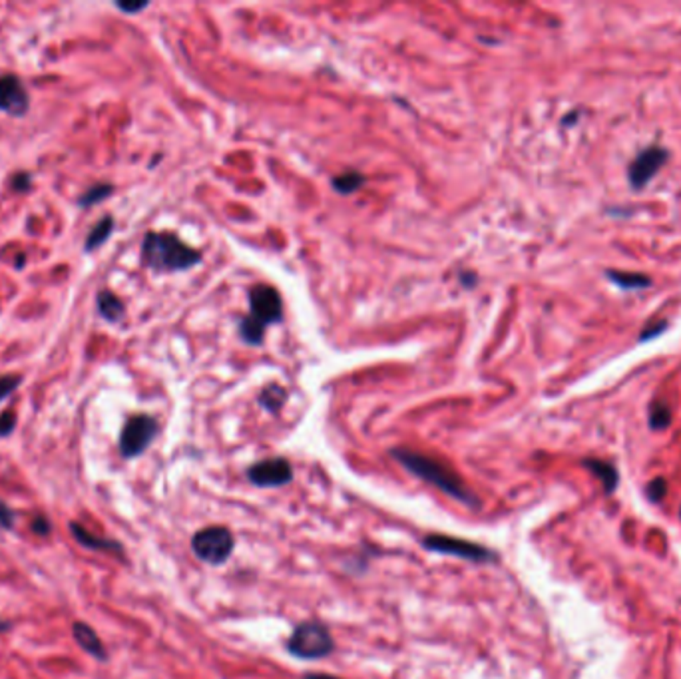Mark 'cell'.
Returning a JSON list of instances; mask_svg holds the SVG:
<instances>
[{"label": "cell", "mask_w": 681, "mask_h": 679, "mask_svg": "<svg viewBox=\"0 0 681 679\" xmlns=\"http://www.w3.org/2000/svg\"><path fill=\"white\" fill-rule=\"evenodd\" d=\"M389 455L416 479H421L426 484L445 492L447 496L454 498V500L462 502L466 506H472V508H478V498L470 492L469 486L462 482V479L458 476L457 472L452 468H448L447 464H442L440 460L426 457L423 452H414V450H409V448H402V446L392 448Z\"/></svg>", "instance_id": "1"}, {"label": "cell", "mask_w": 681, "mask_h": 679, "mask_svg": "<svg viewBox=\"0 0 681 679\" xmlns=\"http://www.w3.org/2000/svg\"><path fill=\"white\" fill-rule=\"evenodd\" d=\"M0 528L12 530L14 528V512L6 502L0 500Z\"/></svg>", "instance_id": "25"}, {"label": "cell", "mask_w": 681, "mask_h": 679, "mask_svg": "<svg viewBox=\"0 0 681 679\" xmlns=\"http://www.w3.org/2000/svg\"><path fill=\"white\" fill-rule=\"evenodd\" d=\"M235 536L225 526H207L191 536V550L198 560L210 566H222L234 554Z\"/></svg>", "instance_id": "5"}, {"label": "cell", "mask_w": 681, "mask_h": 679, "mask_svg": "<svg viewBox=\"0 0 681 679\" xmlns=\"http://www.w3.org/2000/svg\"><path fill=\"white\" fill-rule=\"evenodd\" d=\"M646 494H648V498L651 502H661L665 498V494H668V480L661 479V476L651 480L648 486H646Z\"/></svg>", "instance_id": "22"}, {"label": "cell", "mask_w": 681, "mask_h": 679, "mask_svg": "<svg viewBox=\"0 0 681 679\" xmlns=\"http://www.w3.org/2000/svg\"><path fill=\"white\" fill-rule=\"evenodd\" d=\"M365 186V176L358 174V172H349V174H343V176H337L333 179V188L339 193H353L357 191L358 188Z\"/></svg>", "instance_id": "20"}, {"label": "cell", "mask_w": 681, "mask_h": 679, "mask_svg": "<svg viewBox=\"0 0 681 679\" xmlns=\"http://www.w3.org/2000/svg\"><path fill=\"white\" fill-rule=\"evenodd\" d=\"M112 232H114V217H112V215H104L100 222L96 223V225H94V227L90 229V234L86 235V241H84V251H86V253H90V251H94V249L102 247V245H104L106 241H108V239H110Z\"/></svg>", "instance_id": "15"}, {"label": "cell", "mask_w": 681, "mask_h": 679, "mask_svg": "<svg viewBox=\"0 0 681 679\" xmlns=\"http://www.w3.org/2000/svg\"><path fill=\"white\" fill-rule=\"evenodd\" d=\"M303 679H341L337 675H331V673H319V671H311V673H305Z\"/></svg>", "instance_id": "29"}, {"label": "cell", "mask_w": 681, "mask_h": 679, "mask_svg": "<svg viewBox=\"0 0 681 679\" xmlns=\"http://www.w3.org/2000/svg\"><path fill=\"white\" fill-rule=\"evenodd\" d=\"M200 261V251L183 244L176 234L150 232L142 241V263L156 273L186 271Z\"/></svg>", "instance_id": "2"}, {"label": "cell", "mask_w": 681, "mask_h": 679, "mask_svg": "<svg viewBox=\"0 0 681 679\" xmlns=\"http://www.w3.org/2000/svg\"><path fill=\"white\" fill-rule=\"evenodd\" d=\"M610 281L620 285L622 289H646L649 287V277L639 275V273H622V271H608Z\"/></svg>", "instance_id": "18"}, {"label": "cell", "mask_w": 681, "mask_h": 679, "mask_svg": "<svg viewBox=\"0 0 681 679\" xmlns=\"http://www.w3.org/2000/svg\"><path fill=\"white\" fill-rule=\"evenodd\" d=\"M30 530H32L36 536H48L52 526H50V520L46 516H36L32 522H30Z\"/></svg>", "instance_id": "26"}, {"label": "cell", "mask_w": 681, "mask_h": 679, "mask_svg": "<svg viewBox=\"0 0 681 679\" xmlns=\"http://www.w3.org/2000/svg\"><path fill=\"white\" fill-rule=\"evenodd\" d=\"M147 6H150L147 2H116V8L126 12V14H138V12L145 11Z\"/></svg>", "instance_id": "27"}, {"label": "cell", "mask_w": 681, "mask_h": 679, "mask_svg": "<svg viewBox=\"0 0 681 679\" xmlns=\"http://www.w3.org/2000/svg\"><path fill=\"white\" fill-rule=\"evenodd\" d=\"M283 317V303L279 291L269 285H255L249 289V317L239 325L241 339L247 345H261L269 325L279 323Z\"/></svg>", "instance_id": "3"}, {"label": "cell", "mask_w": 681, "mask_h": 679, "mask_svg": "<svg viewBox=\"0 0 681 679\" xmlns=\"http://www.w3.org/2000/svg\"><path fill=\"white\" fill-rule=\"evenodd\" d=\"M11 627H12L11 622H6V620H2V618H0V634H6Z\"/></svg>", "instance_id": "30"}, {"label": "cell", "mask_w": 681, "mask_h": 679, "mask_svg": "<svg viewBox=\"0 0 681 679\" xmlns=\"http://www.w3.org/2000/svg\"><path fill=\"white\" fill-rule=\"evenodd\" d=\"M680 516H681V510H680Z\"/></svg>", "instance_id": "32"}, {"label": "cell", "mask_w": 681, "mask_h": 679, "mask_svg": "<svg viewBox=\"0 0 681 679\" xmlns=\"http://www.w3.org/2000/svg\"><path fill=\"white\" fill-rule=\"evenodd\" d=\"M581 464L588 468L593 476H598V479L602 480L603 490H605L608 494H612V492L617 488V484H620V474H617V470H615L610 462L596 460V458H588V460H584Z\"/></svg>", "instance_id": "14"}, {"label": "cell", "mask_w": 681, "mask_h": 679, "mask_svg": "<svg viewBox=\"0 0 681 679\" xmlns=\"http://www.w3.org/2000/svg\"><path fill=\"white\" fill-rule=\"evenodd\" d=\"M30 108V94L18 74H0V112L24 118Z\"/></svg>", "instance_id": "9"}, {"label": "cell", "mask_w": 681, "mask_h": 679, "mask_svg": "<svg viewBox=\"0 0 681 679\" xmlns=\"http://www.w3.org/2000/svg\"><path fill=\"white\" fill-rule=\"evenodd\" d=\"M665 327H668V323H665V321H661V323H658L656 327H648V329H644V331H641V337H639V341H648V339H651V337H656L658 333H661Z\"/></svg>", "instance_id": "28"}, {"label": "cell", "mask_w": 681, "mask_h": 679, "mask_svg": "<svg viewBox=\"0 0 681 679\" xmlns=\"http://www.w3.org/2000/svg\"><path fill=\"white\" fill-rule=\"evenodd\" d=\"M70 534H72V538H74L82 548L96 550V552H110V554L123 558V546L120 544V542L110 540V538H102V536L98 534H92L82 524L70 522Z\"/></svg>", "instance_id": "11"}, {"label": "cell", "mask_w": 681, "mask_h": 679, "mask_svg": "<svg viewBox=\"0 0 681 679\" xmlns=\"http://www.w3.org/2000/svg\"><path fill=\"white\" fill-rule=\"evenodd\" d=\"M96 309L100 313V317H104L108 323H118L126 315V307H123L122 299L110 289L98 291L96 295Z\"/></svg>", "instance_id": "13"}, {"label": "cell", "mask_w": 681, "mask_h": 679, "mask_svg": "<svg viewBox=\"0 0 681 679\" xmlns=\"http://www.w3.org/2000/svg\"><path fill=\"white\" fill-rule=\"evenodd\" d=\"M421 544L425 546L428 552L445 554V556L462 558V560H469V562H474V564L498 562V554H496L492 548L476 544V542H472V540L457 538V536L428 534L423 538Z\"/></svg>", "instance_id": "6"}, {"label": "cell", "mask_w": 681, "mask_h": 679, "mask_svg": "<svg viewBox=\"0 0 681 679\" xmlns=\"http://www.w3.org/2000/svg\"><path fill=\"white\" fill-rule=\"evenodd\" d=\"M159 424L150 414H134L123 424L120 433V455L123 458H135L144 455L147 446L157 436Z\"/></svg>", "instance_id": "7"}, {"label": "cell", "mask_w": 681, "mask_h": 679, "mask_svg": "<svg viewBox=\"0 0 681 679\" xmlns=\"http://www.w3.org/2000/svg\"><path fill=\"white\" fill-rule=\"evenodd\" d=\"M72 635H74L76 644H78L86 654L96 657V659H100V661L108 659V651H106V647H104V642H102L100 635L96 634V630H94L92 625H88L86 622H74V625H72Z\"/></svg>", "instance_id": "12"}, {"label": "cell", "mask_w": 681, "mask_h": 679, "mask_svg": "<svg viewBox=\"0 0 681 679\" xmlns=\"http://www.w3.org/2000/svg\"><path fill=\"white\" fill-rule=\"evenodd\" d=\"M649 428L653 431H663L671 424V409L661 401H653L649 404V416H648Z\"/></svg>", "instance_id": "19"}, {"label": "cell", "mask_w": 681, "mask_h": 679, "mask_svg": "<svg viewBox=\"0 0 681 679\" xmlns=\"http://www.w3.org/2000/svg\"><path fill=\"white\" fill-rule=\"evenodd\" d=\"M285 401H287V392H285V389L279 387V385H269V387H265V389L261 390V395H259L261 407L267 409L269 412L279 411L281 407L285 404Z\"/></svg>", "instance_id": "17"}, {"label": "cell", "mask_w": 681, "mask_h": 679, "mask_svg": "<svg viewBox=\"0 0 681 679\" xmlns=\"http://www.w3.org/2000/svg\"><path fill=\"white\" fill-rule=\"evenodd\" d=\"M247 480L259 488H279L293 480V467L283 457L265 458L247 468Z\"/></svg>", "instance_id": "8"}, {"label": "cell", "mask_w": 681, "mask_h": 679, "mask_svg": "<svg viewBox=\"0 0 681 679\" xmlns=\"http://www.w3.org/2000/svg\"><path fill=\"white\" fill-rule=\"evenodd\" d=\"M16 426V414L12 411H4L0 414V438H6L14 433Z\"/></svg>", "instance_id": "24"}, {"label": "cell", "mask_w": 681, "mask_h": 679, "mask_svg": "<svg viewBox=\"0 0 681 679\" xmlns=\"http://www.w3.org/2000/svg\"><path fill=\"white\" fill-rule=\"evenodd\" d=\"M24 261H26V259H24V256L18 257V261H16V268H18V269L24 268Z\"/></svg>", "instance_id": "31"}, {"label": "cell", "mask_w": 681, "mask_h": 679, "mask_svg": "<svg viewBox=\"0 0 681 679\" xmlns=\"http://www.w3.org/2000/svg\"><path fill=\"white\" fill-rule=\"evenodd\" d=\"M668 156H670L668 150H663V148H659V145H651L648 150L639 152L636 160L627 167L629 186L636 188V190H641L649 179L653 178L659 169L663 167V164L668 162Z\"/></svg>", "instance_id": "10"}, {"label": "cell", "mask_w": 681, "mask_h": 679, "mask_svg": "<svg viewBox=\"0 0 681 679\" xmlns=\"http://www.w3.org/2000/svg\"><path fill=\"white\" fill-rule=\"evenodd\" d=\"M30 186H32V174H30V172H18V174H14V176H12L11 179L12 191H16V193H24V191L30 190Z\"/></svg>", "instance_id": "23"}, {"label": "cell", "mask_w": 681, "mask_h": 679, "mask_svg": "<svg viewBox=\"0 0 681 679\" xmlns=\"http://www.w3.org/2000/svg\"><path fill=\"white\" fill-rule=\"evenodd\" d=\"M335 649L331 630L321 622L307 620L293 627L287 639V651L297 659H323Z\"/></svg>", "instance_id": "4"}, {"label": "cell", "mask_w": 681, "mask_h": 679, "mask_svg": "<svg viewBox=\"0 0 681 679\" xmlns=\"http://www.w3.org/2000/svg\"><path fill=\"white\" fill-rule=\"evenodd\" d=\"M112 193H114L112 184H106V181L94 184V186H90L88 190L80 196L78 205L82 208V210H88V208H94L96 203H102L104 200H108Z\"/></svg>", "instance_id": "16"}, {"label": "cell", "mask_w": 681, "mask_h": 679, "mask_svg": "<svg viewBox=\"0 0 681 679\" xmlns=\"http://www.w3.org/2000/svg\"><path fill=\"white\" fill-rule=\"evenodd\" d=\"M20 383H23V377L16 375V373L2 375V377H0V402L4 401V399H8L12 392L20 387Z\"/></svg>", "instance_id": "21"}]
</instances>
